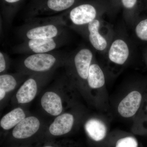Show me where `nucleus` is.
Wrapping results in <instances>:
<instances>
[{"instance_id":"a211bd4d","label":"nucleus","mask_w":147,"mask_h":147,"mask_svg":"<svg viewBox=\"0 0 147 147\" xmlns=\"http://www.w3.org/2000/svg\"><path fill=\"white\" fill-rule=\"evenodd\" d=\"M136 33L140 39L147 40V19L143 20L137 25Z\"/></svg>"},{"instance_id":"dca6fc26","label":"nucleus","mask_w":147,"mask_h":147,"mask_svg":"<svg viewBox=\"0 0 147 147\" xmlns=\"http://www.w3.org/2000/svg\"><path fill=\"white\" fill-rule=\"evenodd\" d=\"M88 84L92 88H101L105 84V77L102 69L96 64L91 65L89 69Z\"/></svg>"},{"instance_id":"9d476101","label":"nucleus","mask_w":147,"mask_h":147,"mask_svg":"<svg viewBox=\"0 0 147 147\" xmlns=\"http://www.w3.org/2000/svg\"><path fill=\"white\" fill-rule=\"evenodd\" d=\"M41 104L43 109L51 115H59L62 112L61 99L55 92H45L41 98Z\"/></svg>"},{"instance_id":"f3484780","label":"nucleus","mask_w":147,"mask_h":147,"mask_svg":"<svg viewBox=\"0 0 147 147\" xmlns=\"http://www.w3.org/2000/svg\"><path fill=\"white\" fill-rule=\"evenodd\" d=\"M17 84V80L13 75L3 74L0 76V89L4 90L6 92L13 90Z\"/></svg>"},{"instance_id":"6e6552de","label":"nucleus","mask_w":147,"mask_h":147,"mask_svg":"<svg viewBox=\"0 0 147 147\" xmlns=\"http://www.w3.org/2000/svg\"><path fill=\"white\" fill-rule=\"evenodd\" d=\"M73 116L66 113L58 116L50 125L49 131L54 136H61L68 133L73 126Z\"/></svg>"},{"instance_id":"5701e85b","label":"nucleus","mask_w":147,"mask_h":147,"mask_svg":"<svg viewBox=\"0 0 147 147\" xmlns=\"http://www.w3.org/2000/svg\"><path fill=\"white\" fill-rule=\"evenodd\" d=\"M52 147V146H45V147Z\"/></svg>"},{"instance_id":"7ed1b4c3","label":"nucleus","mask_w":147,"mask_h":147,"mask_svg":"<svg viewBox=\"0 0 147 147\" xmlns=\"http://www.w3.org/2000/svg\"><path fill=\"white\" fill-rule=\"evenodd\" d=\"M78 0H32L26 19L60 14L75 7Z\"/></svg>"},{"instance_id":"20e7f679","label":"nucleus","mask_w":147,"mask_h":147,"mask_svg":"<svg viewBox=\"0 0 147 147\" xmlns=\"http://www.w3.org/2000/svg\"><path fill=\"white\" fill-rule=\"evenodd\" d=\"M66 41V34L53 38L28 40L14 46L13 51L17 54L30 55L50 53L63 46Z\"/></svg>"},{"instance_id":"1a4fd4ad","label":"nucleus","mask_w":147,"mask_h":147,"mask_svg":"<svg viewBox=\"0 0 147 147\" xmlns=\"http://www.w3.org/2000/svg\"><path fill=\"white\" fill-rule=\"evenodd\" d=\"M37 90V80L36 78L31 77L27 79L17 92L16 97L17 101L21 104L31 102L35 97Z\"/></svg>"},{"instance_id":"f03ea898","label":"nucleus","mask_w":147,"mask_h":147,"mask_svg":"<svg viewBox=\"0 0 147 147\" xmlns=\"http://www.w3.org/2000/svg\"><path fill=\"white\" fill-rule=\"evenodd\" d=\"M68 56L64 52L55 51L32 54L24 59L21 65L28 72L45 73L59 65L64 64Z\"/></svg>"},{"instance_id":"4be33fe9","label":"nucleus","mask_w":147,"mask_h":147,"mask_svg":"<svg viewBox=\"0 0 147 147\" xmlns=\"http://www.w3.org/2000/svg\"><path fill=\"white\" fill-rule=\"evenodd\" d=\"M6 93V92L4 90L0 89V100H2L5 97Z\"/></svg>"},{"instance_id":"6ab92c4d","label":"nucleus","mask_w":147,"mask_h":147,"mask_svg":"<svg viewBox=\"0 0 147 147\" xmlns=\"http://www.w3.org/2000/svg\"><path fill=\"white\" fill-rule=\"evenodd\" d=\"M138 143L134 137H129L119 139L117 142L115 147H137Z\"/></svg>"},{"instance_id":"f8f14e48","label":"nucleus","mask_w":147,"mask_h":147,"mask_svg":"<svg viewBox=\"0 0 147 147\" xmlns=\"http://www.w3.org/2000/svg\"><path fill=\"white\" fill-rule=\"evenodd\" d=\"M99 26L100 22L97 19H94L88 24L89 39L92 45L96 49L102 51L107 47V42L105 38L99 34Z\"/></svg>"},{"instance_id":"412c9836","label":"nucleus","mask_w":147,"mask_h":147,"mask_svg":"<svg viewBox=\"0 0 147 147\" xmlns=\"http://www.w3.org/2000/svg\"><path fill=\"white\" fill-rule=\"evenodd\" d=\"M123 5L125 8L131 9L134 7L137 3V0H121Z\"/></svg>"},{"instance_id":"4468645a","label":"nucleus","mask_w":147,"mask_h":147,"mask_svg":"<svg viewBox=\"0 0 147 147\" xmlns=\"http://www.w3.org/2000/svg\"><path fill=\"white\" fill-rule=\"evenodd\" d=\"M3 19L7 25L10 24L24 0H1Z\"/></svg>"},{"instance_id":"b1692460","label":"nucleus","mask_w":147,"mask_h":147,"mask_svg":"<svg viewBox=\"0 0 147 147\" xmlns=\"http://www.w3.org/2000/svg\"></svg>"},{"instance_id":"39448f33","label":"nucleus","mask_w":147,"mask_h":147,"mask_svg":"<svg viewBox=\"0 0 147 147\" xmlns=\"http://www.w3.org/2000/svg\"><path fill=\"white\" fill-rule=\"evenodd\" d=\"M40 122L36 117L33 116L25 118L13 128L12 135L16 139L29 138L38 131Z\"/></svg>"},{"instance_id":"ddd939ff","label":"nucleus","mask_w":147,"mask_h":147,"mask_svg":"<svg viewBox=\"0 0 147 147\" xmlns=\"http://www.w3.org/2000/svg\"><path fill=\"white\" fill-rule=\"evenodd\" d=\"M85 127L88 136L95 141H101L106 136L107 129L101 121L91 119L86 123Z\"/></svg>"},{"instance_id":"aec40b11","label":"nucleus","mask_w":147,"mask_h":147,"mask_svg":"<svg viewBox=\"0 0 147 147\" xmlns=\"http://www.w3.org/2000/svg\"><path fill=\"white\" fill-rule=\"evenodd\" d=\"M8 55L2 51L0 52V72L3 73L5 71L8 63Z\"/></svg>"},{"instance_id":"2eb2a0df","label":"nucleus","mask_w":147,"mask_h":147,"mask_svg":"<svg viewBox=\"0 0 147 147\" xmlns=\"http://www.w3.org/2000/svg\"><path fill=\"white\" fill-rule=\"evenodd\" d=\"M26 118L23 109L17 108L11 111L3 117L0 121L1 127L5 130H9L15 127Z\"/></svg>"},{"instance_id":"f257e3e1","label":"nucleus","mask_w":147,"mask_h":147,"mask_svg":"<svg viewBox=\"0 0 147 147\" xmlns=\"http://www.w3.org/2000/svg\"><path fill=\"white\" fill-rule=\"evenodd\" d=\"M65 26L51 21L48 16L26 19L18 29V34L24 40L53 38L66 34Z\"/></svg>"},{"instance_id":"423d86ee","label":"nucleus","mask_w":147,"mask_h":147,"mask_svg":"<svg viewBox=\"0 0 147 147\" xmlns=\"http://www.w3.org/2000/svg\"><path fill=\"white\" fill-rule=\"evenodd\" d=\"M142 99L139 92L134 91L129 94L119 104L118 110L120 115L125 118L134 116L140 107Z\"/></svg>"},{"instance_id":"9b49d317","label":"nucleus","mask_w":147,"mask_h":147,"mask_svg":"<svg viewBox=\"0 0 147 147\" xmlns=\"http://www.w3.org/2000/svg\"><path fill=\"white\" fill-rule=\"evenodd\" d=\"M129 55L128 46L123 40L118 39L111 45L109 52L110 60L115 63L122 65L127 60Z\"/></svg>"},{"instance_id":"0eeeda50","label":"nucleus","mask_w":147,"mask_h":147,"mask_svg":"<svg viewBox=\"0 0 147 147\" xmlns=\"http://www.w3.org/2000/svg\"><path fill=\"white\" fill-rule=\"evenodd\" d=\"M93 55L88 49L83 48L74 56L72 62L78 75L81 79H87Z\"/></svg>"}]
</instances>
